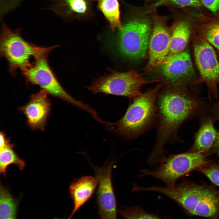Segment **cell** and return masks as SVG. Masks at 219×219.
I'll list each match as a JSON object with an SVG mask.
<instances>
[{
  "label": "cell",
  "instance_id": "6da1fadb",
  "mask_svg": "<svg viewBox=\"0 0 219 219\" xmlns=\"http://www.w3.org/2000/svg\"><path fill=\"white\" fill-rule=\"evenodd\" d=\"M195 100L180 94L166 92L160 96L158 105V130L153 150L148 160L150 164L164 156V147L175 135L178 127L197 108Z\"/></svg>",
  "mask_w": 219,
  "mask_h": 219
},
{
  "label": "cell",
  "instance_id": "7a4b0ae2",
  "mask_svg": "<svg viewBox=\"0 0 219 219\" xmlns=\"http://www.w3.org/2000/svg\"><path fill=\"white\" fill-rule=\"evenodd\" d=\"M149 191L161 193L177 202L188 214L219 217V191L211 187L184 181L165 187H148Z\"/></svg>",
  "mask_w": 219,
  "mask_h": 219
},
{
  "label": "cell",
  "instance_id": "3957f363",
  "mask_svg": "<svg viewBox=\"0 0 219 219\" xmlns=\"http://www.w3.org/2000/svg\"><path fill=\"white\" fill-rule=\"evenodd\" d=\"M160 86L134 97L123 117L114 124L116 132L127 139H132L151 126L157 114L155 101Z\"/></svg>",
  "mask_w": 219,
  "mask_h": 219
},
{
  "label": "cell",
  "instance_id": "277c9868",
  "mask_svg": "<svg viewBox=\"0 0 219 219\" xmlns=\"http://www.w3.org/2000/svg\"><path fill=\"white\" fill-rule=\"evenodd\" d=\"M20 29L13 31L5 23L2 25L0 40L1 57L7 60L9 71L14 75L18 69L22 72L31 65L32 57L34 60L42 56L48 55L58 46L48 47L37 46L25 40L21 36Z\"/></svg>",
  "mask_w": 219,
  "mask_h": 219
},
{
  "label": "cell",
  "instance_id": "5b68a950",
  "mask_svg": "<svg viewBox=\"0 0 219 219\" xmlns=\"http://www.w3.org/2000/svg\"><path fill=\"white\" fill-rule=\"evenodd\" d=\"M159 166L153 170L143 169L139 176H150L159 179L167 185L175 183L176 182L185 174L208 164L209 161L204 153L186 152L164 155L159 160Z\"/></svg>",
  "mask_w": 219,
  "mask_h": 219
},
{
  "label": "cell",
  "instance_id": "8992f818",
  "mask_svg": "<svg viewBox=\"0 0 219 219\" xmlns=\"http://www.w3.org/2000/svg\"><path fill=\"white\" fill-rule=\"evenodd\" d=\"M156 81H146L134 70L120 72L111 70L109 73L96 79L87 88L94 94L135 97L142 94L140 90L143 85Z\"/></svg>",
  "mask_w": 219,
  "mask_h": 219
},
{
  "label": "cell",
  "instance_id": "52a82bcc",
  "mask_svg": "<svg viewBox=\"0 0 219 219\" xmlns=\"http://www.w3.org/2000/svg\"><path fill=\"white\" fill-rule=\"evenodd\" d=\"M48 55H44L35 59L33 64L22 72L27 82L38 85L48 94L93 114L94 109L82 102L74 99L61 86L49 65Z\"/></svg>",
  "mask_w": 219,
  "mask_h": 219
},
{
  "label": "cell",
  "instance_id": "ba28073f",
  "mask_svg": "<svg viewBox=\"0 0 219 219\" xmlns=\"http://www.w3.org/2000/svg\"><path fill=\"white\" fill-rule=\"evenodd\" d=\"M151 30L150 23L146 19H136L128 22L117 35L120 51L131 59L144 57L148 48Z\"/></svg>",
  "mask_w": 219,
  "mask_h": 219
},
{
  "label": "cell",
  "instance_id": "9c48e42d",
  "mask_svg": "<svg viewBox=\"0 0 219 219\" xmlns=\"http://www.w3.org/2000/svg\"><path fill=\"white\" fill-rule=\"evenodd\" d=\"M200 33L194 36L193 43L195 59L200 74L196 83H205L210 92L216 98L219 85V62L211 44Z\"/></svg>",
  "mask_w": 219,
  "mask_h": 219
},
{
  "label": "cell",
  "instance_id": "30bf717a",
  "mask_svg": "<svg viewBox=\"0 0 219 219\" xmlns=\"http://www.w3.org/2000/svg\"><path fill=\"white\" fill-rule=\"evenodd\" d=\"M98 181L96 202L100 218L116 219L117 204L112 185V169L115 162H106L101 167L94 166L89 162Z\"/></svg>",
  "mask_w": 219,
  "mask_h": 219
},
{
  "label": "cell",
  "instance_id": "8fae6325",
  "mask_svg": "<svg viewBox=\"0 0 219 219\" xmlns=\"http://www.w3.org/2000/svg\"><path fill=\"white\" fill-rule=\"evenodd\" d=\"M171 36L163 20L155 18L149 42V58L145 68L146 71L160 66L167 58L169 50Z\"/></svg>",
  "mask_w": 219,
  "mask_h": 219
},
{
  "label": "cell",
  "instance_id": "7c38bea8",
  "mask_svg": "<svg viewBox=\"0 0 219 219\" xmlns=\"http://www.w3.org/2000/svg\"><path fill=\"white\" fill-rule=\"evenodd\" d=\"M48 94L41 89L32 95L29 102L20 108L30 127L33 130H43L51 107Z\"/></svg>",
  "mask_w": 219,
  "mask_h": 219
},
{
  "label": "cell",
  "instance_id": "4fadbf2b",
  "mask_svg": "<svg viewBox=\"0 0 219 219\" xmlns=\"http://www.w3.org/2000/svg\"><path fill=\"white\" fill-rule=\"evenodd\" d=\"M160 66L164 76L172 82L187 78L194 73L190 55L186 51L167 57Z\"/></svg>",
  "mask_w": 219,
  "mask_h": 219
},
{
  "label": "cell",
  "instance_id": "5bb4252c",
  "mask_svg": "<svg viewBox=\"0 0 219 219\" xmlns=\"http://www.w3.org/2000/svg\"><path fill=\"white\" fill-rule=\"evenodd\" d=\"M98 184L97 177L92 176H82L75 179L71 183L69 191L74 206L68 219L71 218L79 208L92 197Z\"/></svg>",
  "mask_w": 219,
  "mask_h": 219
},
{
  "label": "cell",
  "instance_id": "9a60e30c",
  "mask_svg": "<svg viewBox=\"0 0 219 219\" xmlns=\"http://www.w3.org/2000/svg\"><path fill=\"white\" fill-rule=\"evenodd\" d=\"M50 9L61 17H83L91 12L92 0H53Z\"/></svg>",
  "mask_w": 219,
  "mask_h": 219
},
{
  "label": "cell",
  "instance_id": "2e32d148",
  "mask_svg": "<svg viewBox=\"0 0 219 219\" xmlns=\"http://www.w3.org/2000/svg\"><path fill=\"white\" fill-rule=\"evenodd\" d=\"M217 136L212 121L210 120L206 121L197 132L194 143L189 151L204 153L212 147Z\"/></svg>",
  "mask_w": 219,
  "mask_h": 219
},
{
  "label": "cell",
  "instance_id": "e0dca14e",
  "mask_svg": "<svg viewBox=\"0 0 219 219\" xmlns=\"http://www.w3.org/2000/svg\"><path fill=\"white\" fill-rule=\"evenodd\" d=\"M190 33V27L187 22L180 21L175 25L171 34L167 58L183 51L187 43Z\"/></svg>",
  "mask_w": 219,
  "mask_h": 219
},
{
  "label": "cell",
  "instance_id": "ac0fdd59",
  "mask_svg": "<svg viewBox=\"0 0 219 219\" xmlns=\"http://www.w3.org/2000/svg\"><path fill=\"white\" fill-rule=\"evenodd\" d=\"M98 9L103 13L112 30L122 29L120 21V5L118 0H96Z\"/></svg>",
  "mask_w": 219,
  "mask_h": 219
},
{
  "label": "cell",
  "instance_id": "d6986e66",
  "mask_svg": "<svg viewBox=\"0 0 219 219\" xmlns=\"http://www.w3.org/2000/svg\"><path fill=\"white\" fill-rule=\"evenodd\" d=\"M200 32L206 40L219 51V18L200 15Z\"/></svg>",
  "mask_w": 219,
  "mask_h": 219
},
{
  "label": "cell",
  "instance_id": "ffe728a7",
  "mask_svg": "<svg viewBox=\"0 0 219 219\" xmlns=\"http://www.w3.org/2000/svg\"><path fill=\"white\" fill-rule=\"evenodd\" d=\"M13 145L9 141L3 146L0 147V172L5 177L8 167L11 164L16 165L23 170L26 164L14 151Z\"/></svg>",
  "mask_w": 219,
  "mask_h": 219
},
{
  "label": "cell",
  "instance_id": "44dd1931",
  "mask_svg": "<svg viewBox=\"0 0 219 219\" xmlns=\"http://www.w3.org/2000/svg\"><path fill=\"white\" fill-rule=\"evenodd\" d=\"M18 205L8 189L1 185L0 219L16 218Z\"/></svg>",
  "mask_w": 219,
  "mask_h": 219
},
{
  "label": "cell",
  "instance_id": "7402d4cb",
  "mask_svg": "<svg viewBox=\"0 0 219 219\" xmlns=\"http://www.w3.org/2000/svg\"><path fill=\"white\" fill-rule=\"evenodd\" d=\"M118 212L122 217L127 219L160 218L158 216L146 212L139 206L126 208L124 209L118 210Z\"/></svg>",
  "mask_w": 219,
  "mask_h": 219
},
{
  "label": "cell",
  "instance_id": "603a6c76",
  "mask_svg": "<svg viewBox=\"0 0 219 219\" xmlns=\"http://www.w3.org/2000/svg\"><path fill=\"white\" fill-rule=\"evenodd\" d=\"M198 170L206 176L213 183L219 186V165L208 164Z\"/></svg>",
  "mask_w": 219,
  "mask_h": 219
},
{
  "label": "cell",
  "instance_id": "cb8c5ba5",
  "mask_svg": "<svg viewBox=\"0 0 219 219\" xmlns=\"http://www.w3.org/2000/svg\"><path fill=\"white\" fill-rule=\"evenodd\" d=\"M167 1H169L182 7L190 6L199 7L201 4L199 0H161L159 3L161 4Z\"/></svg>",
  "mask_w": 219,
  "mask_h": 219
},
{
  "label": "cell",
  "instance_id": "d4e9b609",
  "mask_svg": "<svg viewBox=\"0 0 219 219\" xmlns=\"http://www.w3.org/2000/svg\"><path fill=\"white\" fill-rule=\"evenodd\" d=\"M203 4L212 12L219 11V0H200Z\"/></svg>",
  "mask_w": 219,
  "mask_h": 219
},
{
  "label": "cell",
  "instance_id": "484cf974",
  "mask_svg": "<svg viewBox=\"0 0 219 219\" xmlns=\"http://www.w3.org/2000/svg\"><path fill=\"white\" fill-rule=\"evenodd\" d=\"M213 112L216 119H219V103L214 105L213 108Z\"/></svg>",
  "mask_w": 219,
  "mask_h": 219
},
{
  "label": "cell",
  "instance_id": "4316f807",
  "mask_svg": "<svg viewBox=\"0 0 219 219\" xmlns=\"http://www.w3.org/2000/svg\"><path fill=\"white\" fill-rule=\"evenodd\" d=\"M215 146L216 149L219 154V133L217 134L216 137V142L215 143Z\"/></svg>",
  "mask_w": 219,
  "mask_h": 219
}]
</instances>
